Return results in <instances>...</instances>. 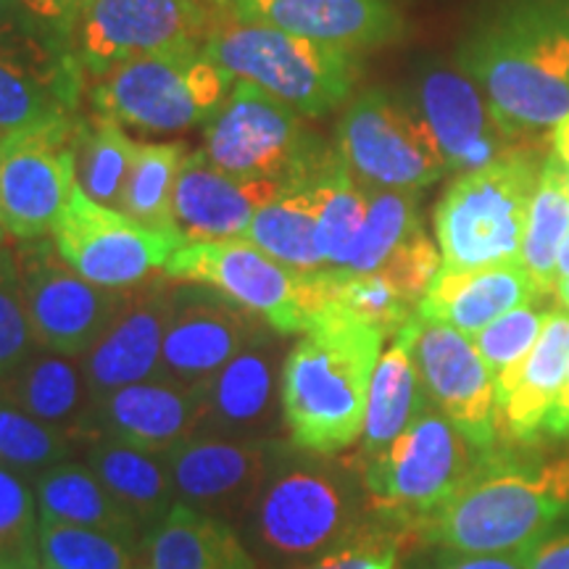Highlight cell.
I'll use <instances>...</instances> for the list:
<instances>
[{
    "label": "cell",
    "mask_w": 569,
    "mask_h": 569,
    "mask_svg": "<svg viewBox=\"0 0 569 569\" xmlns=\"http://www.w3.org/2000/svg\"><path fill=\"white\" fill-rule=\"evenodd\" d=\"M338 153L365 188L419 193L448 172L438 140L415 106L386 90L353 98L338 124Z\"/></svg>",
    "instance_id": "11"
},
{
    "label": "cell",
    "mask_w": 569,
    "mask_h": 569,
    "mask_svg": "<svg viewBox=\"0 0 569 569\" xmlns=\"http://www.w3.org/2000/svg\"><path fill=\"white\" fill-rule=\"evenodd\" d=\"M538 296L536 282L522 261H503L478 269L440 267L417 306V315L475 338L498 317L509 315L511 309Z\"/></svg>",
    "instance_id": "26"
},
{
    "label": "cell",
    "mask_w": 569,
    "mask_h": 569,
    "mask_svg": "<svg viewBox=\"0 0 569 569\" xmlns=\"http://www.w3.org/2000/svg\"><path fill=\"white\" fill-rule=\"evenodd\" d=\"M567 367L569 311L551 306L528 359L496 377V448H532L540 443Z\"/></svg>",
    "instance_id": "22"
},
{
    "label": "cell",
    "mask_w": 569,
    "mask_h": 569,
    "mask_svg": "<svg viewBox=\"0 0 569 569\" xmlns=\"http://www.w3.org/2000/svg\"><path fill=\"white\" fill-rule=\"evenodd\" d=\"M61 3H63V9H67V13H69L71 27H74V21H77V17H80V11L84 9V3H88V0H61Z\"/></svg>",
    "instance_id": "55"
},
{
    "label": "cell",
    "mask_w": 569,
    "mask_h": 569,
    "mask_svg": "<svg viewBox=\"0 0 569 569\" xmlns=\"http://www.w3.org/2000/svg\"><path fill=\"white\" fill-rule=\"evenodd\" d=\"M543 161V151L536 148L451 182L436 206V240L446 269L519 261Z\"/></svg>",
    "instance_id": "6"
},
{
    "label": "cell",
    "mask_w": 569,
    "mask_h": 569,
    "mask_svg": "<svg viewBox=\"0 0 569 569\" xmlns=\"http://www.w3.org/2000/svg\"><path fill=\"white\" fill-rule=\"evenodd\" d=\"M332 301L348 315L361 319L386 338H396L417 315V306L398 293V288L382 274H332Z\"/></svg>",
    "instance_id": "41"
},
{
    "label": "cell",
    "mask_w": 569,
    "mask_h": 569,
    "mask_svg": "<svg viewBox=\"0 0 569 569\" xmlns=\"http://www.w3.org/2000/svg\"><path fill=\"white\" fill-rule=\"evenodd\" d=\"M213 167L246 180H277L288 188L322 172L332 151L301 124L298 111L251 82H234L227 101L206 122Z\"/></svg>",
    "instance_id": "9"
},
{
    "label": "cell",
    "mask_w": 569,
    "mask_h": 569,
    "mask_svg": "<svg viewBox=\"0 0 569 569\" xmlns=\"http://www.w3.org/2000/svg\"><path fill=\"white\" fill-rule=\"evenodd\" d=\"M567 515L569 448L557 457L493 448L415 530L443 551L515 553L551 532Z\"/></svg>",
    "instance_id": "2"
},
{
    "label": "cell",
    "mask_w": 569,
    "mask_h": 569,
    "mask_svg": "<svg viewBox=\"0 0 569 569\" xmlns=\"http://www.w3.org/2000/svg\"><path fill=\"white\" fill-rule=\"evenodd\" d=\"M140 142L122 130V124L103 113L77 117L74 127V172L77 188L90 201L122 211L124 190L130 182Z\"/></svg>",
    "instance_id": "34"
},
{
    "label": "cell",
    "mask_w": 569,
    "mask_h": 569,
    "mask_svg": "<svg viewBox=\"0 0 569 569\" xmlns=\"http://www.w3.org/2000/svg\"><path fill=\"white\" fill-rule=\"evenodd\" d=\"M42 569H46V567H42Z\"/></svg>",
    "instance_id": "57"
},
{
    "label": "cell",
    "mask_w": 569,
    "mask_h": 569,
    "mask_svg": "<svg viewBox=\"0 0 569 569\" xmlns=\"http://www.w3.org/2000/svg\"><path fill=\"white\" fill-rule=\"evenodd\" d=\"M301 336L282 365L284 438L298 451L332 457L361 440L386 336L332 298Z\"/></svg>",
    "instance_id": "3"
},
{
    "label": "cell",
    "mask_w": 569,
    "mask_h": 569,
    "mask_svg": "<svg viewBox=\"0 0 569 569\" xmlns=\"http://www.w3.org/2000/svg\"><path fill=\"white\" fill-rule=\"evenodd\" d=\"M172 282L209 284L280 336L306 332L332 298V274H298L246 238L188 240L163 267Z\"/></svg>",
    "instance_id": "8"
},
{
    "label": "cell",
    "mask_w": 569,
    "mask_h": 569,
    "mask_svg": "<svg viewBox=\"0 0 569 569\" xmlns=\"http://www.w3.org/2000/svg\"><path fill=\"white\" fill-rule=\"evenodd\" d=\"M367 190V219L361 227L359 238L353 240L343 267L338 269V277L351 274H372L401 248L411 234L425 230L417 209L415 190Z\"/></svg>",
    "instance_id": "35"
},
{
    "label": "cell",
    "mask_w": 569,
    "mask_h": 569,
    "mask_svg": "<svg viewBox=\"0 0 569 569\" xmlns=\"http://www.w3.org/2000/svg\"><path fill=\"white\" fill-rule=\"evenodd\" d=\"M51 234L61 259L77 274L109 290L151 280L177 248L188 243L182 234L153 232L124 211L90 201L80 188Z\"/></svg>",
    "instance_id": "14"
},
{
    "label": "cell",
    "mask_w": 569,
    "mask_h": 569,
    "mask_svg": "<svg viewBox=\"0 0 569 569\" xmlns=\"http://www.w3.org/2000/svg\"><path fill=\"white\" fill-rule=\"evenodd\" d=\"M411 106L438 140L448 172L467 174L538 148L530 142L540 138H517L498 122L482 90L461 69H427Z\"/></svg>",
    "instance_id": "17"
},
{
    "label": "cell",
    "mask_w": 569,
    "mask_h": 569,
    "mask_svg": "<svg viewBox=\"0 0 569 569\" xmlns=\"http://www.w3.org/2000/svg\"><path fill=\"white\" fill-rule=\"evenodd\" d=\"M569 238V167L549 153L532 193L519 261L528 269L540 296L557 290L559 253Z\"/></svg>",
    "instance_id": "33"
},
{
    "label": "cell",
    "mask_w": 569,
    "mask_h": 569,
    "mask_svg": "<svg viewBox=\"0 0 569 569\" xmlns=\"http://www.w3.org/2000/svg\"><path fill=\"white\" fill-rule=\"evenodd\" d=\"M546 432L557 440H569V367L561 382L553 407L549 411V422H546Z\"/></svg>",
    "instance_id": "49"
},
{
    "label": "cell",
    "mask_w": 569,
    "mask_h": 569,
    "mask_svg": "<svg viewBox=\"0 0 569 569\" xmlns=\"http://www.w3.org/2000/svg\"><path fill=\"white\" fill-rule=\"evenodd\" d=\"M551 140H553V153H557L559 159L569 167V113L557 127H553Z\"/></svg>",
    "instance_id": "52"
},
{
    "label": "cell",
    "mask_w": 569,
    "mask_h": 569,
    "mask_svg": "<svg viewBox=\"0 0 569 569\" xmlns=\"http://www.w3.org/2000/svg\"><path fill=\"white\" fill-rule=\"evenodd\" d=\"M198 3H201L203 9H209L213 17L222 21V19H234V17H238L240 9H243L246 0H198Z\"/></svg>",
    "instance_id": "51"
},
{
    "label": "cell",
    "mask_w": 569,
    "mask_h": 569,
    "mask_svg": "<svg viewBox=\"0 0 569 569\" xmlns=\"http://www.w3.org/2000/svg\"><path fill=\"white\" fill-rule=\"evenodd\" d=\"M436 569H528L522 551L515 553H457L443 551Z\"/></svg>",
    "instance_id": "47"
},
{
    "label": "cell",
    "mask_w": 569,
    "mask_h": 569,
    "mask_svg": "<svg viewBox=\"0 0 569 569\" xmlns=\"http://www.w3.org/2000/svg\"><path fill=\"white\" fill-rule=\"evenodd\" d=\"M549 296H538L532 301L517 306L509 315L498 317L493 325L475 336V346L486 361L493 380L507 369L522 365L536 348L546 319H549Z\"/></svg>",
    "instance_id": "42"
},
{
    "label": "cell",
    "mask_w": 569,
    "mask_h": 569,
    "mask_svg": "<svg viewBox=\"0 0 569 569\" xmlns=\"http://www.w3.org/2000/svg\"><path fill=\"white\" fill-rule=\"evenodd\" d=\"M74 440L59 427L40 422L0 398V467L34 480L56 465L69 461Z\"/></svg>",
    "instance_id": "39"
},
{
    "label": "cell",
    "mask_w": 569,
    "mask_h": 569,
    "mask_svg": "<svg viewBox=\"0 0 569 569\" xmlns=\"http://www.w3.org/2000/svg\"><path fill=\"white\" fill-rule=\"evenodd\" d=\"M561 277H569V238H567V243H565V248H561V253H559V264H557V282L561 280Z\"/></svg>",
    "instance_id": "54"
},
{
    "label": "cell",
    "mask_w": 569,
    "mask_h": 569,
    "mask_svg": "<svg viewBox=\"0 0 569 569\" xmlns=\"http://www.w3.org/2000/svg\"><path fill=\"white\" fill-rule=\"evenodd\" d=\"M38 348L21 293L17 251L3 246L0 248V380L24 365Z\"/></svg>",
    "instance_id": "43"
},
{
    "label": "cell",
    "mask_w": 569,
    "mask_h": 569,
    "mask_svg": "<svg viewBox=\"0 0 569 569\" xmlns=\"http://www.w3.org/2000/svg\"><path fill=\"white\" fill-rule=\"evenodd\" d=\"M203 53L234 82H251L303 117H322L343 103L359 77L353 51L248 19L219 21Z\"/></svg>",
    "instance_id": "5"
},
{
    "label": "cell",
    "mask_w": 569,
    "mask_h": 569,
    "mask_svg": "<svg viewBox=\"0 0 569 569\" xmlns=\"http://www.w3.org/2000/svg\"><path fill=\"white\" fill-rule=\"evenodd\" d=\"M315 188L319 201V253H322L327 272H338L365 227L369 206L367 190L365 184L353 180L338 151L327 159L322 172L315 177Z\"/></svg>",
    "instance_id": "36"
},
{
    "label": "cell",
    "mask_w": 569,
    "mask_h": 569,
    "mask_svg": "<svg viewBox=\"0 0 569 569\" xmlns=\"http://www.w3.org/2000/svg\"><path fill=\"white\" fill-rule=\"evenodd\" d=\"M32 482L40 517L101 530L113 538L127 540V543L142 546L138 525L119 507L117 498L103 488V482L96 478V472L88 465L63 461V465L46 469Z\"/></svg>",
    "instance_id": "31"
},
{
    "label": "cell",
    "mask_w": 569,
    "mask_h": 569,
    "mask_svg": "<svg viewBox=\"0 0 569 569\" xmlns=\"http://www.w3.org/2000/svg\"><path fill=\"white\" fill-rule=\"evenodd\" d=\"M480 457L478 448L427 403L386 451L361 461V488L380 515L415 530L461 486Z\"/></svg>",
    "instance_id": "10"
},
{
    "label": "cell",
    "mask_w": 569,
    "mask_h": 569,
    "mask_svg": "<svg viewBox=\"0 0 569 569\" xmlns=\"http://www.w3.org/2000/svg\"><path fill=\"white\" fill-rule=\"evenodd\" d=\"M84 465L117 498L119 507L132 517L142 538L159 528L174 509L177 493L172 472H169L167 457L161 453H148L117 443V440L96 438L84 451Z\"/></svg>",
    "instance_id": "29"
},
{
    "label": "cell",
    "mask_w": 569,
    "mask_h": 569,
    "mask_svg": "<svg viewBox=\"0 0 569 569\" xmlns=\"http://www.w3.org/2000/svg\"><path fill=\"white\" fill-rule=\"evenodd\" d=\"M280 332H269L230 365L198 386L201 436L234 440H274L282 425V365L277 343ZM196 432V436H198Z\"/></svg>",
    "instance_id": "20"
},
{
    "label": "cell",
    "mask_w": 569,
    "mask_h": 569,
    "mask_svg": "<svg viewBox=\"0 0 569 569\" xmlns=\"http://www.w3.org/2000/svg\"><path fill=\"white\" fill-rule=\"evenodd\" d=\"M40 559L46 569H142V546L40 517Z\"/></svg>",
    "instance_id": "38"
},
{
    "label": "cell",
    "mask_w": 569,
    "mask_h": 569,
    "mask_svg": "<svg viewBox=\"0 0 569 569\" xmlns=\"http://www.w3.org/2000/svg\"><path fill=\"white\" fill-rule=\"evenodd\" d=\"M415 356L427 401L480 453L496 448V380L465 332L417 315Z\"/></svg>",
    "instance_id": "19"
},
{
    "label": "cell",
    "mask_w": 569,
    "mask_h": 569,
    "mask_svg": "<svg viewBox=\"0 0 569 569\" xmlns=\"http://www.w3.org/2000/svg\"><path fill=\"white\" fill-rule=\"evenodd\" d=\"M21 9H27L32 13V17H38L40 21H46V24L56 27V30L67 32L71 38V19L67 9H63L61 0H17Z\"/></svg>",
    "instance_id": "48"
},
{
    "label": "cell",
    "mask_w": 569,
    "mask_h": 569,
    "mask_svg": "<svg viewBox=\"0 0 569 569\" xmlns=\"http://www.w3.org/2000/svg\"><path fill=\"white\" fill-rule=\"evenodd\" d=\"M77 117L0 134V227L17 240L56 230L77 190Z\"/></svg>",
    "instance_id": "12"
},
{
    "label": "cell",
    "mask_w": 569,
    "mask_h": 569,
    "mask_svg": "<svg viewBox=\"0 0 569 569\" xmlns=\"http://www.w3.org/2000/svg\"><path fill=\"white\" fill-rule=\"evenodd\" d=\"M96 113L153 132L206 124L227 101L234 80L203 51L138 56L90 71Z\"/></svg>",
    "instance_id": "7"
},
{
    "label": "cell",
    "mask_w": 569,
    "mask_h": 569,
    "mask_svg": "<svg viewBox=\"0 0 569 569\" xmlns=\"http://www.w3.org/2000/svg\"><path fill=\"white\" fill-rule=\"evenodd\" d=\"M142 569H261L227 519L174 503L142 538Z\"/></svg>",
    "instance_id": "28"
},
{
    "label": "cell",
    "mask_w": 569,
    "mask_h": 569,
    "mask_svg": "<svg viewBox=\"0 0 569 569\" xmlns=\"http://www.w3.org/2000/svg\"><path fill=\"white\" fill-rule=\"evenodd\" d=\"M219 19L198 0H88L71 48L88 71L138 56L203 51Z\"/></svg>",
    "instance_id": "13"
},
{
    "label": "cell",
    "mask_w": 569,
    "mask_h": 569,
    "mask_svg": "<svg viewBox=\"0 0 569 569\" xmlns=\"http://www.w3.org/2000/svg\"><path fill=\"white\" fill-rule=\"evenodd\" d=\"M457 63L511 134L553 132L569 113V0H503Z\"/></svg>",
    "instance_id": "1"
},
{
    "label": "cell",
    "mask_w": 569,
    "mask_h": 569,
    "mask_svg": "<svg viewBox=\"0 0 569 569\" xmlns=\"http://www.w3.org/2000/svg\"><path fill=\"white\" fill-rule=\"evenodd\" d=\"M201 425L198 388L148 380L113 390L92 407L90 440L117 443L167 457L182 440L193 438Z\"/></svg>",
    "instance_id": "24"
},
{
    "label": "cell",
    "mask_w": 569,
    "mask_h": 569,
    "mask_svg": "<svg viewBox=\"0 0 569 569\" xmlns=\"http://www.w3.org/2000/svg\"><path fill=\"white\" fill-rule=\"evenodd\" d=\"M0 569H42L40 509L30 480L0 467Z\"/></svg>",
    "instance_id": "40"
},
{
    "label": "cell",
    "mask_w": 569,
    "mask_h": 569,
    "mask_svg": "<svg viewBox=\"0 0 569 569\" xmlns=\"http://www.w3.org/2000/svg\"><path fill=\"white\" fill-rule=\"evenodd\" d=\"M169 298L172 280L163 274L122 290V301L103 336L80 356L92 403L134 382L159 380Z\"/></svg>",
    "instance_id": "21"
},
{
    "label": "cell",
    "mask_w": 569,
    "mask_h": 569,
    "mask_svg": "<svg viewBox=\"0 0 569 569\" xmlns=\"http://www.w3.org/2000/svg\"><path fill=\"white\" fill-rule=\"evenodd\" d=\"M440 267H443L440 248L432 243L430 234L419 230L390 256L386 264L377 269V274L388 277L398 288V293L407 298L411 306H419L430 282L440 272Z\"/></svg>",
    "instance_id": "44"
},
{
    "label": "cell",
    "mask_w": 569,
    "mask_h": 569,
    "mask_svg": "<svg viewBox=\"0 0 569 569\" xmlns=\"http://www.w3.org/2000/svg\"><path fill=\"white\" fill-rule=\"evenodd\" d=\"M182 161L180 142H140L124 190L122 211L127 217L153 232L182 234L174 219V188Z\"/></svg>",
    "instance_id": "37"
},
{
    "label": "cell",
    "mask_w": 569,
    "mask_h": 569,
    "mask_svg": "<svg viewBox=\"0 0 569 569\" xmlns=\"http://www.w3.org/2000/svg\"><path fill=\"white\" fill-rule=\"evenodd\" d=\"M528 569H569V530L546 532L536 543L522 549Z\"/></svg>",
    "instance_id": "46"
},
{
    "label": "cell",
    "mask_w": 569,
    "mask_h": 569,
    "mask_svg": "<svg viewBox=\"0 0 569 569\" xmlns=\"http://www.w3.org/2000/svg\"><path fill=\"white\" fill-rule=\"evenodd\" d=\"M30 17L32 13L21 9L17 0H0V40H3L9 32L17 30V27L24 24Z\"/></svg>",
    "instance_id": "50"
},
{
    "label": "cell",
    "mask_w": 569,
    "mask_h": 569,
    "mask_svg": "<svg viewBox=\"0 0 569 569\" xmlns=\"http://www.w3.org/2000/svg\"><path fill=\"white\" fill-rule=\"evenodd\" d=\"M269 332L264 319L209 284H172L159 380L198 388Z\"/></svg>",
    "instance_id": "16"
},
{
    "label": "cell",
    "mask_w": 569,
    "mask_h": 569,
    "mask_svg": "<svg viewBox=\"0 0 569 569\" xmlns=\"http://www.w3.org/2000/svg\"><path fill=\"white\" fill-rule=\"evenodd\" d=\"M296 569H398V540L388 532L361 528L338 549Z\"/></svg>",
    "instance_id": "45"
},
{
    "label": "cell",
    "mask_w": 569,
    "mask_h": 569,
    "mask_svg": "<svg viewBox=\"0 0 569 569\" xmlns=\"http://www.w3.org/2000/svg\"><path fill=\"white\" fill-rule=\"evenodd\" d=\"M290 446L288 438L234 440L198 436L167 453L177 503L227 519L246 517L269 469Z\"/></svg>",
    "instance_id": "18"
},
{
    "label": "cell",
    "mask_w": 569,
    "mask_h": 569,
    "mask_svg": "<svg viewBox=\"0 0 569 569\" xmlns=\"http://www.w3.org/2000/svg\"><path fill=\"white\" fill-rule=\"evenodd\" d=\"M325 459L290 443L246 511L251 553L269 567L296 569L361 530L353 478Z\"/></svg>",
    "instance_id": "4"
},
{
    "label": "cell",
    "mask_w": 569,
    "mask_h": 569,
    "mask_svg": "<svg viewBox=\"0 0 569 569\" xmlns=\"http://www.w3.org/2000/svg\"><path fill=\"white\" fill-rule=\"evenodd\" d=\"M234 19L272 24L353 53L388 46L403 32L401 17L386 0H246Z\"/></svg>",
    "instance_id": "25"
},
{
    "label": "cell",
    "mask_w": 569,
    "mask_h": 569,
    "mask_svg": "<svg viewBox=\"0 0 569 569\" xmlns=\"http://www.w3.org/2000/svg\"><path fill=\"white\" fill-rule=\"evenodd\" d=\"M553 298H557V306L569 311V277H561L557 282V290H553Z\"/></svg>",
    "instance_id": "53"
},
{
    "label": "cell",
    "mask_w": 569,
    "mask_h": 569,
    "mask_svg": "<svg viewBox=\"0 0 569 569\" xmlns=\"http://www.w3.org/2000/svg\"><path fill=\"white\" fill-rule=\"evenodd\" d=\"M336 153V151H332ZM319 201L315 180L288 188L253 217L243 238L298 274L327 272L317 243Z\"/></svg>",
    "instance_id": "32"
},
{
    "label": "cell",
    "mask_w": 569,
    "mask_h": 569,
    "mask_svg": "<svg viewBox=\"0 0 569 569\" xmlns=\"http://www.w3.org/2000/svg\"><path fill=\"white\" fill-rule=\"evenodd\" d=\"M417 315L388 346L377 361L372 386H369L365 432H361V461L382 453L407 427L415 422L427 403V393L419 375L417 356Z\"/></svg>",
    "instance_id": "30"
},
{
    "label": "cell",
    "mask_w": 569,
    "mask_h": 569,
    "mask_svg": "<svg viewBox=\"0 0 569 569\" xmlns=\"http://www.w3.org/2000/svg\"><path fill=\"white\" fill-rule=\"evenodd\" d=\"M0 398L40 422L59 427L74 443H90V419L96 403L80 356L40 348L0 380Z\"/></svg>",
    "instance_id": "27"
},
{
    "label": "cell",
    "mask_w": 569,
    "mask_h": 569,
    "mask_svg": "<svg viewBox=\"0 0 569 569\" xmlns=\"http://www.w3.org/2000/svg\"><path fill=\"white\" fill-rule=\"evenodd\" d=\"M288 184L277 180H246L213 167L209 156H184L174 188V219L184 240L243 238L253 217L277 201Z\"/></svg>",
    "instance_id": "23"
},
{
    "label": "cell",
    "mask_w": 569,
    "mask_h": 569,
    "mask_svg": "<svg viewBox=\"0 0 569 569\" xmlns=\"http://www.w3.org/2000/svg\"><path fill=\"white\" fill-rule=\"evenodd\" d=\"M17 264L27 317L40 348L84 356L117 315L122 290L92 284L61 259L53 240H21Z\"/></svg>",
    "instance_id": "15"
},
{
    "label": "cell",
    "mask_w": 569,
    "mask_h": 569,
    "mask_svg": "<svg viewBox=\"0 0 569 569\" xmlns=\"http://www.w3.org/2000/svg\"><path fill=\"white\" fill-rule=\"evenodd\" d=\"M3 246H6V230L0 227V248H3Z\"/></svg>",
    "instance_id": "56"
}]
</instances>
